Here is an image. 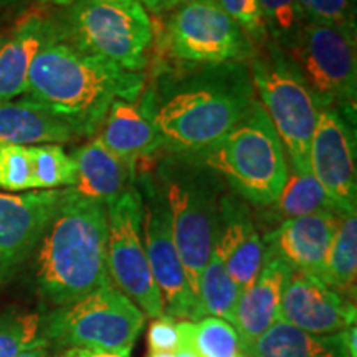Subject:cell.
I'll return each mask as SVG.
<instances>
[{
    "label": "cell",
    "mask_w": 357,
    "mask_h": 357,
    "mask_svg": "<svg viewBox=\"0 0 357 357\" xmlns=\"http://www.w3.org/2000/svg\"><path fill=\"white\" fill-rule=\"evenodd\" d=\"M242 356H243V354H242ZM243 357H245V356H243Z\"/></svg>",
    "instance_id": "42"
},
{
    "label": "cell",
    "mask_w": 357,
    "mask_h": 357,
    "mask_svg": "<svg viewBox=\"0 0 357 357\" xmlns=\"http://www.w3.org/2000/svg\"><path fill=\"white\" fill-rule=\"evenodd\" d=\"M100 139L137 177L141 160L162 149L153 119L137 101H114L101 124Z\"/></svg>",
    "instance_id": "20"
},
{
    "label": "cell",
    "mask_w": 357,
    "mask_h": 357,
    "mask_svg": "<svg viewBox=\"0 0 357 357\" xmlns=\"http://www.w3.org/2000/svg\"><path fill=\"white\" fill-rule=\"evenodd\" d=\"M60 357H124L114 352L102 351H89V349H66Z\"/></svg>",
    "instance_id": "37"
},
{
    "label": "cell",
    "mask_w": 357,
    "mask_h": 357,
    "mask_svg": "<svg viewBox=\"0 0 357 357\" xmlns=\"http://www.w3.org/2000/svg\"><path fill=\"white\" fill-rule=\"evenodd\" d=\"M154 177L167 202L187 280L199 298L200 275L215 243L223 181L192 154L172 153L160 160Z\"/></svg>",
    "instance_id": "4"
},
{
    "label": "cell",
    "mask_w": 357,
    "mask_h": 357,
    "mask_svg": "<svg viewBox=\"0 0 357 357\" xmlns=\"http://www.w3.org/2000/svg\"><path fill=\"white\" fill-rule=\"evenodd\" d=\"M270 211L280 222L288 218H298L312 213L331 212L336 215H342L336 207V204L328 197L323 187L318 184L312 174H300L289 169V176L280 197L273 205H270Z\"/></svg>",
    "instance_id": "25"
},
{
    "label": "cell",
    "mask_w": 357,
    "mask_h": 357,
    "mask_svg": "<svg viewBox=\"0 0 357 357\" xmlns=\"http://www.w3.org/2000/svg\"><path fill=\"white\" fill-rule=\"evenodd\" d=\"M78 132L63 118L29 100L0 102V146L61 144Z\"/></svg>",
    "instance_id": "22"
},
{
    "label": "cell",
    "mask_w": 357,
    "mask_h": 357,
    "mask_svg": "<svg viewBox=\"0 0 357 357\" xmlns=\"http://www.w3.org/2000/svg\"><path fill=\"white\" fill-rule=\"evenodd\" d=\"M108 270L111 281L151 318L164 314V303L147 261L142 240V199L136 184L106 205Z\"/></svg>",
    "instance_id": "12"
},
{
    "label": "cell",
    "mask_w": 357,
    "mask_h": 357,
    "mask_svg": "<svg viewBox=\"0 0 357 357\" xmlns=\"http://www.w3.org/2000/svg\"><path fill=\"white\" fill-rule=\"evenodd\" d=\"M111 283L106 205L65 189L63 200L35 250L40 296L56 307Z\"/></svg>",
    "instance_id": "3"
},
{
    "label": "cell",
    "mask_w": 357,
    "mask_h": 357,
    "mask_svg": "<svg viewBox=\"0 0 357 357\" xmlns=\"http://www.w3.org/2000/svg\"><path fill=\"white\" fill-rule=\"evenodd\" d=\"M258 6L266 35L288 53L307 22L300 0H258Z\"/></svg>",
    "instance_id": "29"
},
{
    "label": "cell",
    "mask_w": 357,
    "mask_h": 357,
    "mask_svg": "<svg viewBox=\"0 0 357 357\" xmlns=\"http://www.w3.org/2000/svg\"><path fill=\"white\" fill-rule=\"evenodd\" d=\"M227 15L242 26L247 37L255 43H266V30L263 25L258 0H215Z\"/></svg>",
    "instance_id": "33"
},
{
    "label": "cell",
    "mask_w": 357,
    "mask_h": 357,
    "mask_svg": "<svg viewBox=\"0 0 357 357\" xmlns=\"http://www.w3.org/2000/svg\"><path fill=\"white\" fill-rule=\"evenodd\" d=\"M182 346L199 357H243L238 334L229 321L202 318L199 321H177Z\"/></svg>",
    "instance_id": "26"
},
{
    "label": "cell",
    "mask_w": 357,
    "mask_h": 357,
    "mask_svg": "<svg viewBox=\"0 0 357 357\" xmlns=\"http://www.w3.org/2000/svg\"><path fill=\"white\" fill-rule=\"evenodd\" d=\"M215 247L240 291L247 289L260 273L265 245L245 200L231 192L218 205Z\"/></svg>",
    "instance_id": "17"
},
{
    "label": "cell",
    "mask_w": 357,
    "mask_h": 357,
    "mask_svg": "<svg viewBox=\"0 0 357 357\" xmlns=\"http://www.w3.org/2000/svg\"><path fill=\"white\" fill-rule=\"evenodd\" d=\"M139 102L164 151L195 154L225 136L257 98L247 63H184V68L160 73Z\"/></svg>",
    "instance_id": "1"
},
{
    "label": "cell",
    "mask_w": 357,
    "mask_h": 357,
    "mask_svg": "<svg viewBox=\"0 0 357 357\" xmlns=\"http://www.w3.org/2000/svg\"><path fill=\"white\" fill-rule=\"evenodd\" d=\"M48 346L50 344H48V342L45 341L42 336H40L38 341L35 342L33 346H30L26 351L20 352L17 357H52L50 351H48Z\"/></svg>",
    "instance_id": "36"
},
{
    "label": "cell",
    "mask_w": 357,
    "mask_h": 357,
    "mask_svg": "<svg viewBox=\"0 0 357 357\" xmlns=\"http://www.w3.org/2000/svg\"><path fill=\"white\" fill-rule=\"evenodd\" d=\"M250 78L293 171L310 174V146L319 105L287 52L273 42L252 58Z\"/></svg>",
    "instance_id": "8"
},
{
    "label": "cell",
    "mask_w": 357,
    "mask_h": 357,
    "mask_svg": "<svg viewBox=\"0 0 357 357\" xmlns=\"http://www.w3.org/2000/svg\"><path fill=\"white\" fill-rule=\"evenodd\" d=\"M356 118L337 108L318 111L310 146V172L342 215L356 213Z\"/></svg>",
    "instance_id": "13"
},
{
    "label": "cell",
    "mask_w": 357,
    "mask_h": 357,
    "mask_svg": "<svg viewBox=\"0 0 357 357\" xmlns=\"http://www.w3.org/2000/svg\"><path fill=\"white\" fill-rule=\"evenodd\" d=\"M22 2V0H0V8H7L15 6V3Z\"/></svg>",
    "instance_id": "41"
},
{
    "label": "cell",
    "mask_w": 357,
    "mask_h": 357,
    "mask_svg": "<svg viewBox=\"0 0 357 357\" xmlns=\"http://www.w3.org/2000/svg\"><path fill=\"white\" fill-rule=\"evenodd\" d=\"M280 321L310 334H337L356 326V303L311 275L291 271Z\"/></svg>",
    "instance_id": "15"
},
{
    "label": "cell",
    "mask_w": 357,
    "mask_h": 357,
    "mask_svg": "<svg viewBox=\"0 0 357 357\" xmlns=\"http://www.w3.org/2000/svg\"><path fill=\"white\" fill-rule=\"evenodd\" d=\"M176 354V352H174ZM172 352H147V357H176Z\"/></svg>",
    "instance_id": "40"
},
{
    "label": "cell",
    "mask_w": 357,
    "mask_h": 357,
    "mask_svg": "<svg viewBox=\"0 0 357 357\" xmlns=\"http://www.w3.org/2000/svg\"><path fill=\"white\" fill-rule=\"evenodd\" d=\"M192 155L240 199L263 208L276 202L289 176L284 147L258 101L225 136Z\"/></svg>",
    "instance_id": "5"
},
{
    "label": "cell",
    "mask_w": 357,
    "mask_h": 357,
    "mask_svg": "<svg viewBox=\"0 0 357 357\" xmlns=\"http://www.w3.org/2000/svg\"><path fill=\"white\" fill-rule=\"evenodd\" d=\"M33 190L70 189L77 182V166L60 144L29 146Z\"/></svg>",
    "instance_id": "28"
},
{
    "label": "cell",
    "mask_w": 357,
    "mask_h": 357,
    "mask_svg": "<svg viewBox=\"0 0 357 357\" xmlns=\"http://www.w3.org/2000/svg\"><path fill=\"white\" fill-rule=\"evenodd\" d=\"M142 199V240L151 273L162 296L164 314L176 321L207 318L197 294L192 291L174 242L171 213L154 174H137L134 182Z\"/></svg>",
    "instance_id": "10"
},
{
    "label": "cell",
    "mask_w": 357,
    "mask_h": 357,
    "mask_svg": "<svg viewBox=\"0 0 357 357\" xmlns=\"http://www.w3.org/2000/svg\"><path fill=\"white\" fill-rule=\"evenodd\" d=\"M42 316L35 311L10 307L0 312V357H17L40 337Z\"/></svg>",
    "instance_id": "30"
},
{
    "label": "cell",
    "mask_w": 357,
    "mask_h": 357,
    "mask_svg": "<svg viewBox=\"0 0 357 357\" xmlns=\"http://www.w3.org/2000/svg\"><path fill=\"white\" fill-rule=\"evenodd\" d=\"M147 346L149 352H177L182 346L177 321L171 316L162 314L154 318L147 331Z\"/></svg>",
    "instance_id": "34"
},
{
    "label": "cell",
    "mask_w": 357,
    "mask_h": 357,
    "mask_svg": "<svg viewBox=\"0 0 357 357\" xmlns=\"http://www.w3.org/2000/svg\"><path fill=\"white\" fill-rule=\"evenodd\" d=\"M53 20L58 37L78 50L137 73L147 66L154 29L139 0L131 3L77 0L58 8Z\"/></svg>",
    "instance_id": "6"
},
{
    "label": "cell",
    "mask_w": 357,
    "mask_h": 357,
    "mask_svg": "<svg viewBox=\"0 0 357 357\" xmlns=\"http://www.w3.org/2000/svg\"><path fill=\"white\" fill-rule=\"evenodd\" d=\"M71 158L77 166V182L70 190L83 199L108 205L136 182L126 164L98 137L78 147Z\"/></svg>",
    "instance_id": "21"
},
{
    "label": "cell",
    "mask_w": 357,
    "mask_h": 357,
    "mask_svg": "<svg viewBox=\"0 0 357 357\" xmlns=\"http://www.w3.org/2000/svg\"><path fill=\"white\" fill-rule=\"evenodd\" d=\"M146 323V314L113 283L56 306L42 319V336L61 349L114 352L129 357Z\"/></svg>",
    "instance_id": "7"
},
{
    "label": "cell",
    "mask_w": 357,
    "mask_h": 357,
    "mask_svg": "<svg viewBox=\"0 0 357 357\" xmlns=\"http://www.w3.org/2000/svg\"><path fill=\"white\" fill-rule=\"evenodd\" d=\"M331 212L312 213L280 222L265 238V253L278 257L293 271L321 280L339 218Z\"/></svg>",
    "instance_id": "16"
},
{
    "label": "cell",
    "mask_w": 357,
    "mask_h": 357,
    "mask_svg": "<svg viewBox=\"0 0 357 357\" xmlns=\"http://www.w3.org/2000/svg\"><path fill=\"white\" fill-rule=\"evenodd\" d=\"M139 3L155 15H160V13L172 12L174 8L181 6L182 0H139Z\"/></svg>",
    "instance_id": "35"
},
{
    "label": "cell",
    "mask_w": 357,
    "mask_h": 357,
    "mask_svg": "<svg viewBox=\"0 0 357 357\" xmlns=\"http://www.w3.org/2000/svg\"><path fill=\"white\" fill-rule=\"evenodd\" d=\"M56 35L53 15L29 12L22 17L8 38L0 43V102L24 96L35 56Z\"/></svg>",
    "instance_id": "19"
},
{
    "label": "cell",
    "mask_w": 357,
    "mask_h": 357,
    "mask_svg": "<svg viewBox=\"0 0 357 357\" xmlns=\"http://www.w3.org/2000/svg\"><path fill=\"white\" fill-rule=\"evenodd\" d=\"M288 55L319 108H337L356 118V32L306 22Z\"/></svg>",
    "instance_id": "9"
},
{
    "label": "cell",
    "mask_w": 357,
    "mask_h": 357,
    "mask_svg": "<svg viewBox=\"0 0 357 357\" xmlns=\"http://www.w3.org/2000/svg\"><path fill=\"white\" fill-rule=\"evenodd\" d=\"M245 357H351L337 334H310L278 321L250 342H240Z\"/></svg>",
    "instance_id": "23"
},
{
    "label": "cell",
    "mask_w": 357,
    "mask_h": 357,
    "mask_svg": "<svg viewBox=\"0 0 357 357\" xmlns=\"http://www.w3.org/2000/svg\"><path fill=\"white\" fill-rule=\"evenodd\" d=\"M146 75L82 52L56 35L35 56L24 100L63 118L78 136H93L114 101H137Z\"/></svg>",
    "instance_id": "2"
},
{
    "label": "cell",
    "mask_w": 357,
    "mask_h": 357,
    "mask_svg": "<svg viewBox=\"0 0 357 357\" xmlns=\"http://www.w3.org/2000/svg\"><path fill=\"white\" fill-rule=\"evenodd\" d=\"M291 271L278 257L265 253L260 273L240 293L230 323L238 334L240 342L255 341L278 323L281 300Z\"/></svg>",
    "instance_id": "18"
},
{
    "label": "cell",
    "mask_w": 357,
    "mask_h": 357,
    "mask_svg": "<svg viewBox=\"0 0 357 357\" xmlns=\"http://www.w3.org/2000/svg\"><path fill=\"white\" fill-rule=\"evenodd\" d=\"M357 280V217L356 213L339 218L331 247L326 257L321 281L354 301Z\"/></svg>",
    "instance_id": "24"
},
{
    "label": "cell",
    "mask_w": 357,
    "mask_h": 357,
    "mask_svg": "<svg viewBox=\"0 0 357 357\" xmlns=\"http://www.w3.org/2000/svg\"><path fill=\"white\" fill-rule=\"evenodd\" d=\"M77 2V0H38L40 6L45 7H65L70 6V3ZM95 2H109V3H131V2H137V0H95Z\"/></svg>",
    "instance_id": "38"
},
{
    "label": "cell",
    "mask_w": 357,
    "mask_h": 357,
    "mask_svg": "<svg viewBox=\"0 0 357 357\" xmlns=\"http://www.w3.org/2000/svg\"><path fill=\"white\" fill-rule=\"evenodd\" d=\"M174 356L176 357H199L194 351L189 349V347H185V346H181V349H178Z\"/></svg>",
    "instance_id": "39"
},
{
    "label": "cell",
    "mask_w": 357,
    "mask_h": 357,
    "mask_svg": "<svg viewBox=\"0 0 357 357\" xmlns=\"http://www.w3.org/2000/svg\"><path fill=\"white\" fill-rule=\"evenodd\" d=\"M240 293L242 291L230 276L220 252L213 243L211 257L199 280V300L205 316L231 323Z\"/></svg>",
    "instance_id": "27"
},
{
    "label": "cell",
    "mask_w": 357,
    "mask_h": 357,
    "mask_svg": "<svg viewBox=\"0 0 357 357\" xmlns=\"http://www.w3.org/2000/svg\"><path fill=\"white\" fill-rule=\"evenodd\" d=\"M65 189L0 192V284H6L33 255L63 200Z\"/></svg>",
    "instance_id": "14"
},
{
    "label": "cell",
    "mask_w": 357,
    "mask_h": 357,
    "mask_svg": "<svg viewBox=\"0 0 357 357\" xmlns=\"http://www.w3.org/2000/svg\"><path fill=\"white\" fill-rule=\"evenodd\" d=\"M169 52L187 65L245 63L255 45L215 0H182L167 20Z\"/></svg>",
    "instance_id": "11"
},
{
    "label": "cell",
    "mask_w": 357,
    "mask_h": 357,
    "mask_svg": "<svg viewBox=\"0 0 357 357\" xmlns=\"http://www.w3.org/2000/svg\"><path fill=\"white\" fill-rule=\"evenodd\" d=\"M300 6L307 22L356 32V10L351 0H300Z\"/></svg>",
    "instance_id": "32"
},
{
    "label": "cell",
    "mask_w": 357,
    "mask_h": 357,
    "mask_svg": "<svg viewBox=\"0 0 357 357\" xmlns=\"http://www.w3.org/2000/svg\"><path fill=\"white\" fill-rule=\"evenodd\" d=\"M33 190L29 146H0V192L20 194Z\"/></svg>",
    "instance_id": "31"
}]
</instances>
